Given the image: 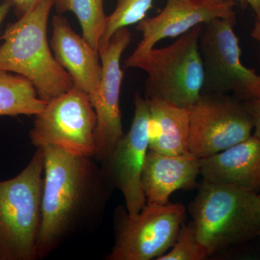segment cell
Masks as SVG:
<instances>
[{
    "label": "cell",
    "instance_id": "cell-10",
    "mask_svg": "<svg viewBox=\"0 0 260 260\" xmlns=\"http://www.w3.org/2000/svg\"><path fill=\"white\" fill-rule=\"evenodd\" d=\"M135 112L127 134H124L111 153L102 160V172L114 189H119L131 216L141 211L147 200L143 174L149 150V109L139 92L134 97Z\"/></svg>",
    "mask_w": 260,
    "mask_h": 260
},
{
    "label": "cell",
    "instance_id": "cell-15",
    "mask_svg": "<svg viewBox=\"0 0 260 260\" xmlns=\"http://www.w3.org/2000/svg\"><path fill=\"white\" fill-rule=\"evenodd\" d=\"M200 159L191 153L168 155L149 150L143 174L147 204L164 205L176 191L198 186Z\"/></svg>",
    "mask_w": 260,
    "mask_h": 260
},
{
    "label": "cell",
    "instance_id": "cell-5",
    "mask_svg": "<svg viewBox=\"0 0 260 260\" xmlns=\"http://www.w3.org/2000/svg\"><path fill=\"white\" fill-rule=\"evenodd\" d=\"M203 24L197 25L164 48H153L126 67L148 73L145 99H158L189 109L199 99L204 81L199 39Z\"/></svg>",
    "mask_w": 260,
    "mask_h": 260
},
{
    "label": "cell",
    "instance_id": "cell-25",
    "mask_svg": "<svg viewBox=\"0 0 260 260\" xmlns=\"http://www.w3.org/2000/svg\"><path fill=\"white\" fill-rule=\"evenodd\" d=\"M251 38L256 40L260 44V20H256L255 23H254V28L252 29V31L251 34Z\"/></svg>",
    "mask_w": 260,
    "mask_h": 260
},
{
    "label": "cell",
    "instance_id": "cell-24",
    "mask_svg": "<svg viewBox=\"0 0 260 260\" xmlns=\"http://www.w3.org/2000/svg\"><path fill=\"white\" fill-rule=\"evenodd\" d=\"M12 8H13V3L12 0H4L3 3H0V28H1L2 24L4 22L5 18L9 14Z\"/></svg>",
    "mask_w": 260,
    "mask_h": 260
},
{
    "label": "cell",
    "instance_id": "cell-7",
    "mask_svg": "<svg viewBox=\"0 0 260 260\" xmlns=\"http://www.w3.org/2000/svg\"><path fill=\"white\" fill-rule=\"evenodd\" d=\"M181 203L146 204L134 216L125 206L115 210L114 244L107 260H150L170 250L186 218Z\"/></svg>",
    "mask_w": 260,
    "mask_h": 260
},
{
    "label": "cell",
    "instance_id": "cell-16",
    "mask_svg": "<svg viewBox=\"0 0 260 260\" xmlns=\"http://www.w3.org/2000/svg\"><path fill=\"white\" fill-rule=\"evenodd\" d=\"M149 109V150L168 155L189 153V109L158 99H145Z\"/></svg>",
    "mask_w": 260,
    "mask_h": 260
},
{
    "label": "cell",
    "instance_id": "cell-20",
    "mask_svg": "<svg viewBox=\"0 0 260 260\" xmlns=\"http://www.w3.org/2000/svg\"><path fill=\"white\" fill-rule=\"evenodd\" d=\"M210 254L197 236L193 220L183 223L175 244L157 260H205Z\"/></svg>",
    "mask_w": 260,
    "mask_h": 260
},
{
    "label": "cell",
    "instance_id": "cell-21",
    "mask_svg": "<svg viewBox=\"0 0 260 260\" xmlns=\"http://www.w3.org/2000/svg\"><path fill=\"white\" fill-rule=\"evenodd\" d=\"M246 109L252 118L254 136L260 138V98L250 102H244Z\"/></svg>",
    "mask_w": 260,
    "mask_h": 260
},
{
    "label": "cell",
    "instance_id": "cell-27",
    "mask_svg": "<svg viewBox=\"0 0 260 260\" xmlns=\"http://www.w3.org/2000/svg\"><path fill=\"white\" fill-rule=\"evenodd\" d=\"M259 199H260V194H259Z\"/></svg>",
    "mask_w": 260,
    "mask_h": 260
},
{
    "label": "cell",
    "instance_id": "cell-19",
    "mask_svg": "<svg viewBox=\"0 0 260 260\" xmlns=\"http://www.w3.org/2000/svg\"><path fill=\"white\" fill-rule=\"evenodd\" d=\"M154 0H117L115 10L107 17V25L99 49L107 45L113 34L122 28L138 24L146 17Z\"/></svg>",
    "mask_w": 260,
    "mask_h": 260
},
{
    "label": "cell",
    "instance_id": "cell-1",
    "mask_svg": "<svg viewBox=\"0 0 260 260\" xmlns=\"http://www.w3.org/2000/svg\"><path fill=\"white\" fill-rule=\"evenodd\" d=\"M43 149L44 189L36 259L47 257L102 217L114 189L93 158L51 145Z\"/></svg>",
    "mask_w": 260,
    "mask_h": 260
},
{
    "label": "cell",
    "instance_id": "cell-18",
    "mask_svg": "<svg viewBox=\"0 0 260 260\" xmlns=\"http://www.w3.org/2000/svg\"><path fill=\"white\" fill-rule=\"evenodd\" d=\"M54 7L59 15L73 12L79 21L84 39L99 51L108 17L104 0H55Z\"/></svg>",
    "mask_w": 260,
    "mask_h": 260
},
{
    "label": "cell",
    "instance_id": "cell-2",
    "mask_svg": "<svg viewBox=\"0 0 260 260\" xmlns=\"http://www.w3.org/2000/svg\"><path fill=\"white\" fill-rule=\"evenodd\" d=\"M54 3L42 0L31 11L9 24L0 37V70L25 77L46 102L75 86L69 73L51 54L48 42V20Z\"/></svg>",
    "mask_w": 260,
    "mask_h": 260
},
{
    "label": "cell",
    "instance_id": "cell-26",
    "mask_svg": "<svg viewBox=\"0 0 260 260\" xmlns=\"http://www.w3.org/2000/svg\"><path fill=\"white\" fill-rule=\"evenodd\" d=\"M258 237H260V232L259 233V235H258Z\"/></svg>",
    "mask_w": 260,
    "mask_h": 260
},
{
    "label": "cell",
    "instance_id": "cell-6",
    "mask_svg": "<svg viewBox=\"0 0 260 260\" xmlns=\"http://www.w3.org/2000/svg\"><path fill=\"white\" fill-rule=\"evenodd\" d=\"M235 19H215L203 25L199 49L203 70L202 93L232 94L243 102L260 98V75L241 61Z\"/></svg>",
    "mask_w": 260,
    "mask_h": 260
},
{
    "label": "cell",
    "instance_id": "cell-8",
    "mask_svg": "<svg viewBox=\"0 0 260 260\" xmlns=\"http://www.w3.org/2000/svg\"><path fill=\"white\" fill-rule=\"evenodd\" d=\"M35 116L29 133L37 148L51 145L80 156L95 158L97 116L90 99L77 86L51 99Z\"/></svg>",
    "mask_w": 260,
    "mask_h": 260
},
{
    "label": "cell",
    "instance_id": "cell-17",
    "mask_svg": "<svg viewBox=\"0 0 260 260\" xmlns=\"http://www.w3.org/2000/svg\"><path fill=\"white\" fill-rule=\"evenodd\" d=\"M30 80L0 70V116H36L47 105Z\"/></svg>",
    "mask_w": 260,
    "mask_h": 260
},
{
    "label": "cell",
    "instance_id": "cell-11",
    "mask_svg": "<svg viewBox=\"0 0 260 260\" xmlns=\"http://www.w3.org/2000/svg\"><path fill=\"white\" fill-rule=\"evenodd\" d=\"M132 34L122 28L113 34L107 45L99 49L102 74L96 94L90 99L97 116L95 158L102 161L124 135L120 111V92L124 72L120 61L129 47Z\"/></svg>",
    "mask_w": 260,
    "mask_h": 260
},
{
    "label": "cell",
    "instance_id": "cell-12",
    "mask_svg": "<svg viewBox=\"0 0 260 260\" xmlns=\"http://www.w3.org/2000/svg\"><path fill=\"white\" fill-rule=\"evenodd\" d=\"M236 3L231 0H167L160 13L137 25L142 39L125 65L153 49L162 39L180 37L195 26L215 19H235Z\"/></svg>",
    "mask_w": 260,
    "mask_h": 260
},
{
    "label": "cell",
    "instance_id": "cell-9",
    "mask_svg": "<svg viewBox=\"0 0 260 260\" xmlns=\"http://www.w3.org/2000/svg\"><path fill=\"white\" fill-rule=\"evenodd\" d=\"M189 112V153L197 158L211 156L252 135L250 114L232 94L202 93Z\"/></svg>",
    "mask_w": 260,
    "mask_h": 260
},
{
    "label": "cell",
    "instance_id": "cell-14",
    "mask_svg": "<svg viewBox=\"0 0 260 260\" xmlns=\"http://www.w3.org/2000/svg\"><path fill=\"white\" fill-rule=\"evenodd\" d=\"M203 180L260 192V138L251 135L241 143L200 159Z\"/></svg>",
    "mask_w": 260,
    "mask_h": 260
},
{
    "label": "cell",
    "instance_id": "cell-23",
    "mask_svg": "<svg viewBox=\"0 0 260 260\" xmlns=\"http://www.w3.org/2000/svg\"><path fill=\"white\" fill-rule=\"evenodd\" d=\"M234 3H240L242 6L249 5L255 15L256 20H260V0H231Z\"/></svg>",
    "mask_w": 260,
    "mask_h": 260
},
{
    "label": "cell",
    "instance_id": "cell-22",
    "mask_svg": "<svg viewBox=\"0 0 260 260\" xmlns=\"http://www.w3.org/2000/svg\"><path fill=\"white\" fill-rule=\"evenodd\" d=\"M42 0H12L15 15L18 18L31 11Z\"/></svg>",
    "mask_w": 260,
    "mask_h": 260
},
{
    "label": "cell",
    "instance_id": "cell-13",
    "mask_svg": "<svg viewBox=\"0 0 260 260\" xmlns=\"http://www.w3.org/2000/svg\"><path fill=\"white\" fill-rule=\"evenodd\" d=\"M50 45L56 61L69 73L75 86L93 99L102 74L99 51L76 34L68 20L59 14L52 18Z\"/></svg>",
    "mask_w": 260,
    "mask_h": 260
},
{
    "label": "cell",
    "instance_id": "cell-4",
    "mask_svg": "<svg viewBox=\"0 0 260 260\" xmlns=\"http://www.w3.org/2000/svg\"><path fill=\"white\" fill-rule=\"evenodd\" d=\"M44 153L38 148L18 175L0 181V260H36Z\"/></svg>",
    "mask_w": 260,
    "mask_h": 260
},
{
    "label": "cell",
    "instance_id": "cell-3",
    "mask_svg": "<svg viewBox=\"0 0 260 260\" xmlns=\"http://www.w3.org/2000/svg\"><path fill=\"white\" fill-rule=\"evenodd\" d=\"M210 256L249 242L260 232L259 194L203 180L188 208Z\"/></svg>",
    "mask_w": 260,
    "mask_h": 260
}]
</instances>
